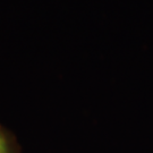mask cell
Listing matches in <instances>:
<instances>
[{
	"label": "cell",
	"mask_w": 153,
	"mask_h": 153,
	"mask_svg": "<svg viewBox=\"0 0 153 153\" xmlns=\"http://www.w3.org/2000/svg\"><path fill=\"white\" fill-rule=\"evenodd\" d=\"M0 153H8V149H7V144H6L4 137L0 135Z\"/></svg>",
	"instance_id": "cell-1"
}]
</instances>
